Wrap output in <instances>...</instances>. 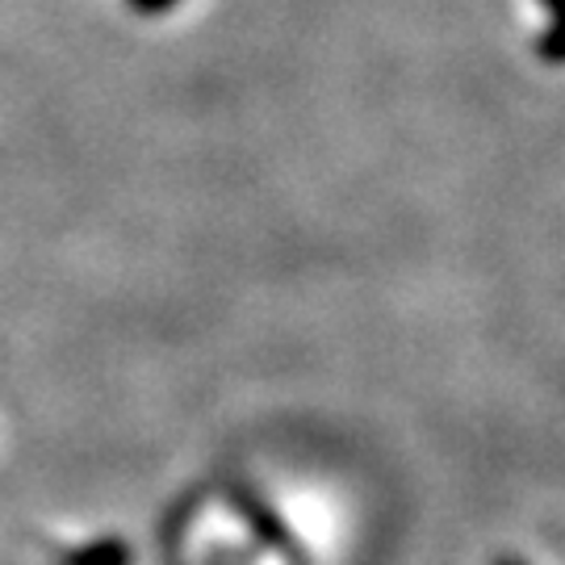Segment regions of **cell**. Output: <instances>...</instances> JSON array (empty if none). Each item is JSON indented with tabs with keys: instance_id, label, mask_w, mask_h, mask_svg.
Masks as SVG:
<instances>
[{
	"instance_id": "6da1fadb",
	"label": "cell",
	"mask_w": 565,
	"mask_h": 565,
	"mask_svg": "<svg viewBox=\"0 0 565 565\" xmlns=\"http://www.w3.org/2000/svg\"><path fill=\"white\" fill-rule=\"evenodd\" d=\"M60 565H135V548L126 541H93L81 548H63Z\"/></svg>"
},
{
	"instance_id": "7a4b0ae2",
	"label": "cell",
	"mask_w": 565,
	"mask_h": 565,
	"mask_svg": "<svg viewBox=\"0 0 565 565\" xmlns=\"http://www.w3.org/2000/svg\"><path fill=\"white\" fill-rule=\"evenodd\" d=\"M548 9L557 13V25H553V39H548V55H562L565 60V0H548Z\"/></svg>"
}]
</instances>
